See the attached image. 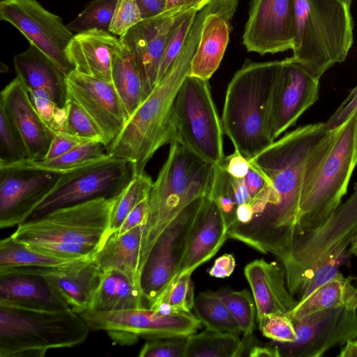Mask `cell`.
Returning a JSON list of instances; mask_svg holds the SVG:
<instances>
[{
    "label": "cell",
    "mask_w": 357,
    "mask_h": 357,
    "mask_svg": "<svg viewBox=\"0 0 357 357\" xmlns=\"http://www.w3.org/2000/svg\"><path fill=\"white\" fill-rule=\"evenodd\" d=\"M356 165L357 108L327 130L309 151L295 236L317 229L337 209Z\"/></svg>",
    "instance_id": "cell-1"
},
{
    "label": "cell",
    "mask_w": 357,
    "mask_h": 357,
    "mask_svg": "<svg viewBox=\"0 0 357 357\" xmlns=\"http://www.w3.org/2000/svg\"><path fill=\"white\" fill-rule=\"evenodd\" d=\"M204 18L197 17L173 68L160 82L107 147V153L126 160L132 176L145 172L155 153L173 141L172 114L177 93L189 75Z\"/></svg>",
    "instance_id": "cell-2"
},
{
    "label": "cell",
    "mask_w": 357,
    "mask_h": 357,
    "mask_svg": "<svg viewBox=\"0 0 357 357\" xmlns=\"http://www.w3.org/2000/svg\"><path fill=\"white\" fill-rule=\"evenodd\" d=\"M328 129L322 122L298 127L249 160L280 199L266 254L273 255L282 264L291 252L296 234L307 156L314 143Z\"/></svg>",
    "instance_id": "cell-3"
},
{
    "label": "cell",
    "mask_w": 357,
    "mask_h": 357,
    "mask_svg": "<svg viewBox=\"0 0 357 357\" xmlns=\"http://www.w3.org/2000/svg\"><path fill=\"white\" fill-rule=\"evenodd\" d=\"M357 238V185L317 229L296 235L291 252L282 263L287 288L301 301L316 289L334 278L351 255Z\"/></svg>",
    "instance_id": "cell-4"
},
{
    "label": "cell",
    "mask_w": 357,
    "mask_h": 357,
    "mask_svg": "<svg viewBox=\"0 0 357 357\" xmlns=\"http://www.w3.org/2000/svg\"><path fill=\"white\" fill-rule=\"evenodd\" d=\"M114 199L98 197L54 209L20 224L10 236L47 255L93 259L109 236Z\"/></svg>",
    "instance_id": "cell-5"
},
{
    "label": "cell",
    "mask_w": 357,
    "mask_h": 357,
    "mask_svg": "<svg viewBox=\"0 0 357 357\" xmlns=\"http://www.w3.org/2000/svg\"><path fill=\"white\" fill-rule=\"evenodd\" d=\"M282 60H246L228 84L222 114L225 133L248 160L272 144L273 91Z\"/></svg>",
    "instance_id": "cell-6"
},
{
    "label": "cell",
    "mask_w": 357,
    "mask_h": 357,
    "mask_svg": "<svg viewBox=\"0 0 357 357\" xmlns=\"http://www.w3.org/2000/svg\"><path fill=\"white\" fill-rule=\"evenodd\" d=\"M169 144L167 160L149 195L140 249V275L161 234L189 204L207 196L213 182L214 165L204 162L177 142Z\"/></svg>",
    "instance_id": "cell-7"
},
{
    "label": "cell",
    "mask_w": 357,
    "mask_h": 357,
    "mask_svg": "<svg viewBox=\"0 0 357 357\" xmlns=\"http://www.w3.org/2000/svg\"><path fill=\"white\" fill-rule=\"evenodd\" d=\"M91 329L71 309L28 307L0 301V357H43L83 344Z\"/></svg>",
    "instance_id": "cell-8"
},
{
    "label": "cell",
    "mask_w": 357,
    "mask_h": 357,
    "mask_svg": "<svg viewBox=\"0 0 357 357\" xmlns=\"http://www.w3.org/2000/svg\"><path fill=\"white\" fill-rule=\"evenodd\" d=\"M354 0H294L293 57L317 79L343 62L354 41Z\"/></svg>",
    "instance_id": "cell-9"
},
{
    "label": "cell",
    "mask_w": 357,
    "mask_h": 357,
    "mask_svg": "<svg viewBox=\"0 0 357 357\" xmlns=\"http://www.w3.org/2000/svg\"><path fill=\"white\" fill-rule=\"evenodd\" d=\"M172 126V142H178L206 162L214 165L222 162L224 130L208 80L185 77L174 102Z\"/></svg>",
    "instance_id": "cell-10"
},
{
    "label": "cell",
    "mask_w": 357,
    "mask_h": 357,
    "mask_svg": "<svg viewBox=\"0 0 357 357\" xmlns=\"http://www.w3.org/2000/svg\"><path fill=\"white\" fill-rule=\"evenodd\" d=\"M132 177L130 164L123 159L108 154L89 161L61 174L52 190L28 220L98 197L114 198Z\"/></svg>",
    "instance_id": "cell-11"
},
{
    "label": "cell",
    "mask_w": 357,
    "mask_h": 357,
    "mask_svg": "<svg viewBox=\"0 0 357 357\" xmlns=\"http://www.w3.org/2000/svg\"><path fill=\"white\" fill-rule=\"evenodd\" d=\"M80 315L91 330L105 331L123 345L135 344L139 337H187L202 324L191 312L165 314L149 307L113 312L87 310Z\"/></svg>",
    "instance_id": "cell-12"
},
{
    "label": "cell",
    "mask_w": 357,
    "mask_h": 357,
    "mask_svg": "<svg viewBox=\"0 0 357 357\" xmlns=\"http://www.w3.org/2000/svg\"><path fill=\"white\" fill-rule=\"evenodd\" d=\"M206 197H200L189 204L153 245L141 273V287L148 307L179 274L191 231Z\"/></svg>",
    "instance_id": "cell-13"
},
{
    "label": "cell",
    "mask_w": 357,
    "mask_h": 357,
    "mask_svg": "<svg viewBox=\"0 0 357 357\" xmlns=\"http://www.w3.org/2000/svg\"><path fill=\"white\" fill-rule=\"evenodd\" d=\"M212 0H200L166 9L144 18L120 38L132 54L142 73L146 98L157 84L161 61L177 26L191 11L202 9Z\"/></svg>",
    "instance_id": "cell-14"
},
{
    "label": "cell",
    "mask_w": 357,
    "mask_h": 357,
    "mask_svg": "<svg viewBox=\"0 0 357 357\" xmlns=\"http://www.w3.org/2000/svg\"><path fill=\"white\" fill-rule=\"evenodd\" d=\"M291 320L296 340L273 341L280 356L320 357L331 349L357 339V309L347 307L328 309Z\"/></svg>",
    "instance_id": "cell-15"
},
{
    "label": "cell",
    "mask_w": 357,
    "mask_h": 357,
    "mask_svg": "<svg viewBox=\"0 0 357 357\" xmlns=\"http://www.w3.org/2000/svg\"><path fill=\"white\" fill-rule=\"evenodd\" d=\"M0 19L17 29L68 75L74 70L66 49L74 34L37 0H1Z\"/></svg>",
    "instance_id": "cell-16"
},
{
    "label": "cell",
    "mask_w": 357,
    "mask_h": 357,
    "mask_svg": "<svg viewBox=\"0 0 357 357\" xmlns=\"http://www.w3.org/2000/svg\"><path fill=\"white\" fill-rule=\"evenodd\" d=\"M294 0H252L243 35L248 52L261 55L293 50Z\"/></svg>",
    "instance_id": "cell-17"
},
{
    "label": "cell",
    "mask_w": 357,
    "mask_h": 357,
    "mask_svg": "<svg viewBox=\"0 0 357 357\" xmlns=\"http://www.w3.org/2000/svg\"><path fill=\"white\" fill-rule=\"evenodd\" d=\"M61 174L32 168H0V228L27 220Z\"/></svg>",
    "instance_id": "cell-18"
},
{
    "label": "cell",
    "mask_w": 357,
    "mask_h": 357,
    "mask_svg": "<svg viewBox=\"0 0 357 357\" xmlns=\"http://www.w3.org/2000/svg\"><path fill=\"white\" fill-rule=\"evenodd\" d=\"M319 79L293 56L282 60L271 100V123L274 140L294 126L319 97Z\"/></svg>",
    "instance_id": "cell-19"
},
{
    "label": "cell",
    "mask_w": 357,
    "mask_h": 357,
    "mask_svg": "<svg viewBox=\"0 0 357 357\" xmlns=\"http://www.w3.org/2000/svg\"><path fill=\"white\" fill-rule=\"evenodd\" d=\"M68 98L77 102L101 131L107 147L126 122L125 112L113 84L73 70L66 77Z\"/></svg>",
    "instance_id": "cell-20"
},
{
    "label": "cell",
    "mask_w": 357,
    "mask_h": 357,
    "mask_svg": "<svg viewBox=\"0 0 357 357\" xmlns=\"http://www.w3.org/2000/svg\"><path fill=\"white\" fill-rule=\"evenodd\" d=\"M0 108L19 132L26 149L27 160H43L55 132L43 121L17 77L1 91Z\"/></svg>",
    "instance_id": "cell-21"
},
{
    "label": "cell",
    "mask_w": 357,
    "mask_h": 357,
    "mask_svg": "<svg viewBox=\"0 0 357 357\" xmlns=\"http://www.w3.org/2000/svg\"><path fill=\"white\" fill-rule=\"evenodd\" d=\"M238 0H219L206 15L188 75L209 80L218 68L226 51L230 21Z\"/></svg>",
    "instance_id": "cell-22"
},
{
    "label": "cell",
    "mask_w": 357,
    "mask_h": 357,
    "mask_svg": "<svg viewBox=\"0 0 357 357\" xmlns=\"http://www.w3.org/2000/svg\"><path fill=\"white\" fill-rule=\"evenodd\" d=\"M244 275L252 290L257 321L267 314H287L297 305L287 288L284 268L276 261L255 259L245 266Z\"/></svg>",
    "instance_id": "cell-23"
},
{
    "label": "cell",
    "mask_w": 357,
    "mask_h": 357,
    "mask_svg": "<svg viewBox=\"0 0 357 357\" xmlns=\"http://www.w3.org/2000/svg\"><path fill=\"white\" fill-rule=\"evenodd\" d=\"M121 48L120 38L91 29L74 34L66 54L75 71L112 82V58Z\"/></svg>",
    "instance_id": "cell-24"
},
{
    "label": "cell",
    "mask_w": 357,
    "mask_h": 357,
    "mask_svg": "<svg viewBox=\"0 0 357 357\" xmlns=\"http://www.w3.org/2000/svg\"><path fill=\"white\" fill-rule=\"evenodd\" d=\"M227 231L220 210L207 195L191 231L179 274L192 273L211 259L227 239Z\"/></svg>",
    "instance_id": "cell-25"
},
{
    "label": "cell",
    "mask_w": 357,
    "mask_h": 357,
    "mask_svg": "<svg viewBox=\"0 0 357 357\" xmlns=\"http://www.w3.org/2000/svg\"><path fill=\"white\" fill-rule=\"evenodd\" d=\"M13 66L17 77L27 91L47 93L59 107L68 100L67 75L52 60L33 45L15 55Z\"/></svg>",
    "instance_id": "cell-26"
},
{
    "label": "cell",
    "mask_w": 357,
    "mask_h": 357,
    "mask_svg": "<svg viewBox=\"0 0 357 357\" xmlns=\"http://www.w3.org/2000/svg\"><path fill=\"white\" fill-rule=\"evenodd\" d=\"M0 301L42 310L70 309L44 277L30 273L0 275Z\"/></svg>",
    "instance_id": "cell-27"
},
{
    "label": "cell",
    "mask_w": 357,
    "mask_h": 357,
    "mask_svg": "<svg viewBox=\"0 0 357 357\" xmlns=\"http://www.w3.org/2000/svg\"><path fill=\"white\" fill-rule=\"evenodd\" d=\"M143 225L123 234L114 233L107 239L93 260L102 273L116 271L141 287L139 271Z\"/></svg>",
    "instance_id": "cell-28"
},
{
    "label": "cell",
    "mask_w": 357,
    "mask_h": 357,
    "mask_svg": "<svg viewBox=\"0 0 357 357\" xmlns=\"http://www.w3.org/2000/svg\"><path fill=\"white\" fill-rule=\"evenodd\" d=\"M102 274L92 259L72 271L43 277L56 289L73 311L81 314L90 310Z\"/></svg>",
    "instance_id": "cell-29"
},
{
    "label": "cell",
    "mask_w": 357,
    "mask_h": 357,
    "mask_svg": "<svg viewBox=\"0 0 357 357\" xmlns=\"http://www.w3.org/2000/svg\"><path fill=\"white\" fill-rule=\"evenodd\" d=\"M142 287L126 275L109 271L102 274L89 310L113 312L146 307Z\"/></svg>",
    "instance_id": "cell-30"
},
{
    "label": "cell",
    "mask_w": 357,
    "mask_h": 357,
    "mask_svg": "<svg viewBox=\"0 0 357 357\" xmlns=\"http://www.w3.org/2000/svg\"><path fill=\"white\" fill-rule=\"evenodd\" d=\"M112 83L119 96L127 121L146 99V96L140 69L130 50L123 44L112 58Z\"/></svg>",
    "instance_id": "cell-31"
},
{
    "label": "cell",
    "mask_w": 357,
    "mask_h": 357,
    "mask_svg": "<svg viewBox=\"0 0 357 357\" xmlns=\"http://www.w3.org/2000/svg\"><path fill=\"white\" fill-rule=\"evenodd\" d=\"M342 307L357 309V289L352 285L349 278H345L338 273L334 278L298 302L287 315L293 319Z\"/></svg>",
    "instance_id": "cell-32"
},
{
    "label": "cell",
    "mask_w": 357,
    "mask_h": 357,
    "mask_svg": "<svg viewBox=\"0 0 357 357\" xmlns=\"http://www.w3.org/2000/svg\"><path fill=\"white\" fill-rule=\"evenodd\" d=\"M82 259H66L32 250L10 236L0 241V271L18 268H57L71 265Z\"/></svg>",
    "instance_id": "cell-33"
},
{
    "label": "cell",
    "mask_w": 357,
    "mask_h": 357,
    "mask_svg": "<svg viewBox=\"0 0 357 357\" xmlns=\"http://www.w3.org/2000/svg\"><path fill=\"white\" fill-rule=\"evenodd\" d=\"M108 155L107 147L101 142H91L77 146L63 155L51 160L29 161L0 166V168H32L63 174L89 161Z\"/></svg>",
    "instance_id": "cell-34"
},
{
    "label": "cell",
    "mask_w": 357,
    "mask_h": 357,
    "mask_svg": "<svg viewBox=\"0 0 357 357\" xmlns=\"http://www.w3.org/2000/svg\"><path fill=\"white\" fill-rule=\"evenodd\" d=\"M238 334L206 329L188 336L184 357H237Z\"/></svg>",
    "instance_id": "cell-35"
},
{
    "label": "cell",
    "mask_w": 357,
    "mask_h": 357,
    "mask_svg": "<svg viewBox=\"0 0 357 357\" xmlns=\"http://www.w3.org/2000/svg\"><path fill=\"white\" fill-rule=\"evenodd\" d=\"M193 310L206 329L238 334V323L216 291L199 293L195 298Z\"/></svg>",
    "instance_id": "cell-36"
},
{
    "label": "cell",
    "mask_w": 357,
    "mask_h": 357,
    "mask_svg": "<svg viewBox=\"0 0 357 357\" xmlns=\"http://www.w3.org/2000/svg\"><path fill=\"white\" fill-rule=\"evenodd\" d=\"M192 273L178 274L159 294L149 307L165 314L191 312L195 303Z\"/></svg>",
    "instance_id": "cell-37"
},
{
    "label": "cell",
    "mask_w": 357,
    "mask_h": 357,
    "mask_svg": "<svg viewBox=\"0 0 357 357\" xmlns=\"http://www.w3.org/2000/svg\"><path fill=\"white\" fill-rule=\"evenodd\" d=\"M153 183L152 178L146 172L133 176L115 197L111 213L109 236L116 232L130 211L142 200L149 197Z\"/></svg>",
    "instance_id": "cell-38"
},
{
    "label": "cell",
    "mask_w": 357,
    "mask_h": 357,
    "mask_svg": "<svg viewBox=\"0 0 357 357\" xmlns=\"http://www.w3.org/2000/svg\"><path fill=\"white\" fill-rule=\"evenodd\" d=\"M118 0H93L66 26L70 31L80 33L91 29L109 31Z\"/></svg>",
    "instance_id": "cell-39"
},
{
    "label": "cell",
    "mask_w": 357,
    "mask_h": 357,
    "mask_svg": "<svg viewBox=\"0 0 357 357\" xmlns=\"http://www.w3.org/2000/svg\"><path fill=\"white\" fill-rule=\"evenodd\" d=\"M238 323L243 335L253 333L256 305L253 296L247 290L234 291L227 289L216 291Z\"/></svg>",
    "instance_id": "cell-40"
},
{
    "label": "cell",
    "mask_w": 357,
    "mask_h": 357,
    "mask_svg": "<svg viewBox=\"0 0 357 357\" xmlns=\"http://www.w3.org/2000/svg\"><path fill=\"white\" fill-rule=\"evenodd\" d=\"M65 107L66 114L63 132L87 142H101L105 144L104 137L99 128L77 102L68 98Z\"/></svg>",
    "instance_id": "cell-41"
},
{
    "label": "cell",
    "mask_w": 357,
    "mask_h": 357,
    "mask_svg": "<svg viewBox=\"0 0 357 357\" xmlns=\"http://www.w3.org/2000/svg\"><path fill=\"white\" fill-rule=\"evenodd\" d=\"M26 160L27 154L24 142L6 112L0 108V166Z\"/></svg>",
    "instance_id": "cell-42"
},
{
    "label": "cell",
    "mask_w": 357,
    "mask_h": 357,
    "mask_svg": "<svg viewBox=\"0 0 357 357\" xmlns=\"http://www.w3.org/2000/svg\"><path fill=\"white\" fill-rule=\"evenodd\" d=\"M218 205L228 229L236 220V205L234 203L230 175L220 166H214L213 178L208 195Z\"/></svg>",
    "instance_id": "cell-43"
},
{
    "label": "cell",
    "mask_w": 357,
    "mask_h": 357,
    "mask_svg": "<svg viewBox=\"0 0 357 357\" xmlns=\"http://www.w3.org/2000/svg\"><path fill=\"white\" fill-rule=\"evenodd\" d=\"M200 10H194L187 14L177 26L165 51L158 72L157 84L165 79L173 68L186 43L197 14Z\"/></svg>",
    "instance_id": "cell-44"
},
{
    "label": "cell",
    "mask_w": 357,
    "mask_h": 357,
    "mask_svg": "<svg viewBox=\"0 0 357 357\" xmlns=\"http://www.w3.org/2000/svg\"><path fill=\"white\" fill-rule=\"evenodd\" d=\"M27 91L33 106L46 125L54 132L63 131L66 114V107H59L43 91Z\"/></svg>",
    "instance_id": "cell-45"
},
{
    "label": "cell",
    "mask_w": 357,
    "mask_h": 357,
    "mask_svg": "<svg viewBox=\"0 0 357 357\" xmlns=\"http://www.w3.org/2000/svg\"><path fill=\"white\" fill-rule=\"evenodd\" d=\"M258 324L263 335L273 341L292 342L296 340L293 321L287 314H267L258 321Z\"/></svg>",
    "instance_id": "cell-46"
},
{
    "label": "cell",
    "mask_w": 357,
    "mask_h": 357,
    "mask_svg": "<svg viewBox=\"0 0 357 357\" xmlns=\"http://www.w3.org/2000/svg\"><path fill=\"white\" fill-rule=\"evenodd\" d=\"M142 20L136 0H118L109 31L119 38L123 37Z\"/></svg>",
    "instance_id": "cell-47"
},
{
    "label": "cell",
    "mask_w": 357,
    "mask_h": 357,
    "mask_svg": "<svg viewBox=\"0 0 357 357\" xmlns=\"http://www.w3.org/2000/svg\"><path fill=\"white\" fill-rule=\"evenodd\" d=\"M187 337L147 340L141 348L139 357H184Z\"/></svg>",
    "instance_id": "cell-48"
},
{
    "label": "cell",
    "mask_w": 357,
    "mask_h": 357,
    "mask_svg": "<svg viewBox=\"0 0 357 357\" xmlns=\"http://www.w3.org/2000/svg\"><path fill=\"white\" fill-rule=\"evenodd\" d=\"M87 142L63 131L56 132L52 138L48 151L43 160H51L67 153L77 146Z\"/></svg>",
    "instance_id": "cell-49"
},
{
    "label": "cell",
    "mask_w": 357,
    "mask_h": 357,
    "mask_svg": "<svg viewBox=\"0 0 357 357\" xmlns=\"http://www.w3.org/2000/svg\"><path fill=\"white\" fill-rule=\"evenodd\" d=\"M220 165L230 176L236 178H243L249 172L250 163L238 151L225 157Z\"/></svg>",
    "instance_id": "cell-50"
},
{
    "label": "cell",
    "mask_w": 357,
    "mask_h": 357,
    "mask_svg": "<svg viewBox=\"0 0 357 357\" xmlns=\"http://www.w3.org/2000/svg\"><path fill=\"white\" fill-rule=\"evenodd\" d=\"M149 206V197L142 200L128 215L119 229L115 232L123 234L135 227L144 225Z\"/></svg>",
    "instance_id": "cell-51"
},
{
    "label": "cell",
    "mask_w": 357,
    "mask_h": 357,
    "mask_svg": "<svg viewBox=\"0 0 357 357\" xmlns=\"http://www.w3.org/2000/svg\"><path fill=\"white\" fill-rule=\"evenodd\" d=\"M243 179L251 199L255 197L268 184L265 176L251 163L250 171Z\"/></svg>",
    "instance_id": "cell-52"
},
{
    "label": "cell",
    "mask_w": 357,
    "mask_h": 357,
    "mask_svg": "<svg viewBox=\"0 0 357 357\" xmlns=\"http://www.w3.org/2000/svg\"><path fill=\"white\" fill-rule=\"evenodd\" d=\"M235 266L234 256L231 254H224L215 260L209 271V275L217 278H225L231 275Z\"/></svg>",
    "instance_id": "cell-53"
},
{
    "label": "cell",
    "mask_w": 357,
    "mask_h": 357,
    "mask_svg": "<svg viewBox=\"0 0 357 357\" xmlns=\"http://www.w3.org/2000/svg\"><path fill=\"white\" fill-rule=\"evenodd\" d=\"M144 18L155 16L166 10V0H136Z\"/></svg>",
    "instance_id": "cell-54"
},
{
    "label": "cell",
    "mask_w": 357,
    "mask_h": 357,
    "mask_svg": "<svg viewBox=\"0 0 357 357\" xmlns=\"http://www.w3.org/2000/svg\"><path fill=\"white\" fill-rule=\"evenodd\" d=\"M230 183L233 199L236 206L250 202L251 198L243 178H236L230 176Z\"/></svg>",
    "instance_id": "cell-55"
},
{
    "label": "cell",
    "mask_w": 357,
    "mask_h": 357,
    "mask_svg": "<svg viewBox=\"0 0 357 357\" xmlns=\"http://www.w3.org/2000/svg\"><path fill=\"white\" fill-rule=\"evenodd\" d=\"M248 356L251 357H280V354L273 342L263 344L259 343L257 340H255L253 345L252 346Z\"/></svg>",
    "instance_id": "cell-56"
},
{
    "label": "cell",
    "mask_w": 357,
    "mask_h": 357,
    "mask_svg": "<svg viewBox=\"0 0 357 357\" xmlns=\"http://www.w3.org/2000/svg\"><path fill=\"white\" fill-rule=\"evenodd\" d=\"M252 216L253 211L249 202L238 205L236 210L235 222L231 227L246 225L252 220Z\"/></svg>",
    "instance_id": "cell-57"
},
{
    "label": "cell",
    "mask_w": 357,
    "mask_h": 357,
    "mask_svg": "<svg viewBox=\"0 0 357 357\" xmlns=\"http://www.w3.org/2000/svg\"><path fill=\"white\" fill-rule=\"evenodd\" d=\"M338 357H357V340H350L341 349Z\"/></svg>",
    "instance_id": "cell-58"
},
{
    "label": "cell",
    "mask_w": 357,
    "mask_h": 357,
    "mask_svg": "<svg viewBox=\"0 0 357 357\" xmlns=\"http://www.w3.org/2000/svg\"><path fill=\"white\" fill-rule=\"evenodd\" d=\"M200 0H166V9L179 6L183 4L196 2Z\"/></svg>",
    "instance_id": "cell-59"
},
{
    "label": "cell",
    "mask_w": 357,
    "mask_h": 357,
    "mask_svg": "<svg viewBox=\"0 0 357 357\" xmlns=\"http://www.w3.org/2000/svg\"><path fill=\"white\" fill-rule=\"evenodd\" d=\"M349 252L351 255L357 256V238L351 245L349 248Z\"/></svg>",
    "instance_id": "cell-60"
}]
</instances>
